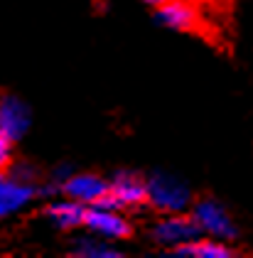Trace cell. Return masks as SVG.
Here are the masks:
<instances>
[{
  "mask_svg": "<svg viewBox=\"0 0 253 258\" xmlns=\"http://www.w3.org/2000/svg\"><path fill=\"white\" fill-rule=\"evenodd\" d=\"M153 13L165 30L214 40L216 22L207 13V0H165Z\"/></svg>",
  "mask_w": 253,
  "mask_h": 258,
  "instance_id": "6da1fadb",
  "label": "cell"
},
{
  "mask_svg": "<svg viewBox=\"0 0 253 258\" xmlns=\"http://www.w3.org/2000/svg\"><path fill=\"white\" fill-rule=\"evenodd\" d=\"M148 204L160 214L184 212L192 204V192L172 175L155 172L153 177H148Z\"/></svg>",
  "mask_w": 253,
  "mask_h": 258,
  "instance_id": "7a4b0ae2",
  "label": "cell"
},
{
  "mask_svg": "<svg viewBox=\"0 0 253 258\" xmlns=\"http://www.w3.org/2000/svg\"><path fill=\"white\" fill-rule=\"evenodd\" d=\"M192 217L197 219V224H199L204 236H214V238H221V241H229V243L238 238L236 221L224 209V204H219L216 199L212 197L197 199L195 207H192Z\"/></svg>",
  "mask_w": 253,
  "mask_h": 258,
  "instance_id": "3957f363",
  "label": "cell"
},
{
  "mask_svg": "<svg viewBox=\"0 0 253 258\" xmlns=\"http://www.w3.org/2000/svg\"><path fill=\"white\" fill-rule=\"evenodd\" d=\"M150 236L157 246H165L170 251L179 243H187L192 238L202 236V229H199L197 219L192 217V212H170L153 224Z\"/></svg>",
  "mask_w": 253,
  "mask_h": 258,
  "instance_id": "277c9868",
  "label": "cell"
},
{
  "mask_svg": "<svg viewBox=\"0 0 253 258\" xmlns=\"http://www.w3.org/2000/svg\"><path fill=\"white\" fill-rule=\"evenodd\" d=\"M108 195L113 209L148 207V177L133 170H120L108 179Z\"/></svg>",
  "mask_w": 253,
  "mask_h": 258,
  "instance_id": "5b68a950",
  "label": "cell"
},
{
  "mask_svg": "<svg viewBox=\"0 0 253 258\" xmlns=\"http://www.w3.org/2000/svg\"><path fill=\"white\" fill-rule=\"evenodd\" d=\"M61 192L74 202H81L86 207H106V209H113L111 207V195H108V179L91 175V172H84V175H74V177H67L61 182Z\"/></svg>",
  "mask_w": 253,
  "mask_h": 258,
  "instance_id": "8992f818",
  "label": "cell"
},
{
  "mask_svg": "<svg viewBox=\"0 0 253 258\" xmlns=\"http://www.w3.org/2000/svg\"><path fill=\"white\" fill-rule=\"evenodd\" d=\"M84 226L98 236L125 241L133 236V224L120 214V209H106V207H86L84 212Z\"/></svg>",
  "mask_w": 253,
  "mask_h": 258,
  "instance_id": "52a82bcc",
  "label": "cell"
},
{
  "mask_svg": "<svg viewBox=\"0 0 253 258\" xmlns=\"http://www.w3.org/2000/svg\"><path fill=\"white\" fill-rule=\"evenodd\" d=\"M35 195H37V189L32 182H25V179L8 175V172H0V219L18 212Z\"/></svg>",
  "mask_w": 253,
  "mask_h": 258,
  "instance_id": "ba28073f",
  "label": "cell"
},
{
  "mask_svg": "<svg viewBox=\"0 0 253 258\" xmlns=\"http://www.w3.org/2000/svg\"><path fill=\"white\" fill-rule=\"evenodd\" d=\"M172 256L182 258H234L238 256V251L231 248L229 241H221L214 236H197L187 243H179L175 248H170Z\"/></svg>",
  "mask_w": 253,
  "mask_h": 258,
  "instance_id": "9c48e42d",
  "label": "cell"
},
{
  "mask_svg": "<svg viewBox=\"0 0 253 258\" xmlns=\"http://www.w3.org/2000/svg\"><path fill=\"white\" fill-rule=\"evenodd\" d=\"M30 125V111L27 106L18 101L15 96L3 94L0 96V136L10 140L22 138V133Z\"/></svg>",
  "mask_w": 253,
  "mask_h": 258,
  "instance_id": "30bf717a",
  "label": "cell"
},
{
  "mask_svg": "<svg viewBox=\"0 0 253 258\" xmlns=\"http://www.w3.org/2000/svg\"><path fill=\"white\" fill-rule=\"evenodd\" d=\"M84 212H86V204L74 202V199H67V202H59V204H47L42 214L49 219L57 229L72 231V229L84 226Z\"/></svg>",
  "mask_w": 253,
  "mask_h": 258,
  "instance_id": "8fae6325",
  "label": "cell"
},
{
  "mask_svg": "<svg viewBox=\"0 0 253 258\" xmlns=\"http://www.w3.org/2000/svg\"><path fill=\"white\" fill-rule=\"evenodd\" d=\"M74 256H86V258H118L120 253L113 251V248H108V246H103V243H98V241H89V238H81L77 241V248L72 251Z\"/></svg>",
  "mask_w": 253,
  "mask_h": 258,
  "instance_id": "7c38bea8",
  "label": "cell"
},
{
  "mask_svg": "<svg viewBox=\"0 0 253 258\" xmlns=\"http://www.w3.org/2000/svg\"><path fill=\"white\" fill-rule=\"evenodd\" d=\"M13 167V140L0 136V172H8Z\"/></svg>",
  "mask_w": 253,
  "mask_h": 258,
  "instance_id": "4fadbf2b",
  "label": "cell"
},
{
  "mask_svg": "<svg viewBox=\"0 0 253 258\" xmlns=\"http://www.w3.org/2000/svg\"><path fill=\"white\" fill-rule=\"evenodd\" d=\"M140 3H143V5H148V8H150V10H155L157 5H162V3H165V0H140Z\"/></svg>",
  "mask_w": 253,
  "mask_h": 258,
  "instance_id": "5bb4252c",
  "label": "cell"
}]
</instances>
